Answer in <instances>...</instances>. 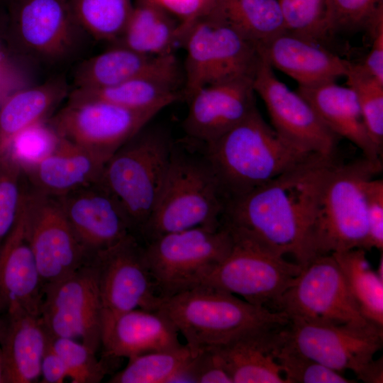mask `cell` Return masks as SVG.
Returning a JSON list of instances; mask_svg holds the SVG:
<instances>
[{"label": "cell", "mask_w": 383, "mask_h": 383, "mask_svg": "<svg viewBox=\"0 0 383 383\" xmlns=\"http://www.w3.org/2000/svg\"><path fill=\"white\" fill-rule=\"evenodd\" d=\"M67 94L66 83L53 79L22 87L10 94L0 104V155L20 132L48 119Z\"/></svg>", "instance_id": "obj_27"}, {"label": "cell", "mask_w": 383, "mask_h": 383, "mask_svg": "<svg viewBox=\"0 0 383 383\" xmlns=\"http://www.w3.org/2000/svg\"><path fill=\"white\" fill-rule=\"evenodd\" d=\"M102 311L90 258L72 274L43 287L40 316L50 337L80 340L96 353L101 344Z\"/></svg>", "instance_id": "obj_14"}, {"label": "cell", "mask_w": 383, "mask_h": 383, "mask_svg": "<svg viewBox=\"0 0 383 383\" xmlns=\"http://www.w3.org/2000/svg\"><path fill=\"white\" fill-rule=\"evenodd\" d=\"M106 160L61 138L49 155L23 172L35 192L58 198L99 181Z\"/></svg>", "instance_id": "obj_22"}, {"label": "cell", "mask_w": 383, "mask_h": 383, "mask_svg": "<svg viewBox=\"0 0 383 383\" xmlns=\"http://www.w3.org/2000/svg\"><path fill=\"white\" fill-rule=\"evenodd\" d=\"M158 310L172 321L193 355L248 331L289 322L283 312L252 304L204 284L163 298Z\"/></svg>", "instance_id": "obj_4"}, {"label": "cell", "mask_w": 383, "mask_h": 383, "mask_svg": "<svg viewBox=\"0 0 383 383\" xmlns=\"http://www.w3.org/2000/svg\"><path fill=\"white\" fill-rule=\"evenodd\" d=\"M283 326L256 328L211 346L233 383H287L276 357Z\"/></svg>", "instance_id": "obj_23"}, {"label": "cell", "mask_w": 383, "mask_h": 383, "mask_svg": "<svg viewBox=\"0 0 383 383\" xmlns=\"http://www.w3.org/2000/svg\"><path fill=\"white\" fill-rule=\"evenodd\" d=\"M228 228L233 237L232 248L202 284L277 311L282 296L300 274L302 266Z\"/></svg>", "instance_id": "obj_8"}, {"label": "cell", "mask_w": 383, "mask_h": 383, "mask_svg": "<svg viewBox=\"0 0 383 383\" xmlns=\"http://www.w3.org/2000/svg\"><path fill=\"white\" fill-rule=\"evenodd\" d=\"M252 81L237 79L197 90L187 101L183 121L187 135L196 142L209 143L245 119L257 108Z\"/></svg>", "instance_id": "obj_17"}, {"label": "cell", "mask_w": 383, "mask_h": 383, "mask_svg": "<svg viewBox=\"0 0 383 383\" xmlns=\"http://www.w3.org/2000/svg\"><path fill=\"white\" fill-rule=\"evenodd\" d=\"M172 54L149 56L117 45L79 66L74 77L75 89H104L141 77L159 67Z\"/></svg>", "instance_id": "obj_29"}, {"label": "cell", "mask_w": 383, "mask_h": 383, "mask_svg": "<svg viewBox=\"0 0 383 383\" xmlns=\"http://www.w3.org/2000/svg\"><path fill=\"white\" fill-rule=\"evenodd\" d=\"M172 15L179 16L182 23L199 15L213 0H154Z\"/></svg>", "instance_id": "obj_47"}, {"label": "cell", "mask_w": 383, "mask_h": 383, "mask_svg": "<svg viewBox=\"0 0 383 383\" xmlns=\"http://www.w3.org/2000/svg\"><path fill=\"white\" fill-rule=\"evenodd\" d=\"M193 355L185 344L168 350L150 352L128 359L126 367L115 374L111 383H167L177 370Z\"/></svg>", "instance_id": "obj_35"}, {"label": "cell", "mask_w": 383, "mask_h": 383, "mask_svg": "<svg viewBox=\"0 0 383 383\" xmlns=\"http://www.w3.org/2000/svg\"><path fill=\"white\" fill-rule=\"evenodd\" d=\"M341 269L362 316L383 327V279L373 270L365 250L331 253Z\"/></svg>", "instance_id": "obj_32"}, {"label": "cell", "mask_w": 383, "mask_h": 383, "mask_svg": "<svg viewBox=\"0 0 383 383\" xmlns=\"http://www.w3.org/2000/svg\"><path fill=\"white\" fill-rule=\"evenodd\" d=\"M74 18L99 40L117 41L133 9L132 0H69Z\"/></svg>", "instance_id": "obj_34"}, {"label": "cell", "mask_w": 383, "mask_h": 383, "mask_svg": "<svg viewBox=\"0 0 383 383\" xmlns=\"http://www.w3.org/2000/svg\"><path fill=\"white\" fill-rule=\"evenodd\" d=\"M377 274L383 279V257L382 254L381 255V257L379 259V262L378 264L377 269L375 270Z\"/></svg>", "instance_id": "obj_51"}, {"label": "cell", "mask_w": 383, "mask_h": 383, "mask_svg": "<svg viewBox=\"0 0 383 383\" xmlns=\"http://www.w3.org/2000/svg\"><path fill=\"white\" fill-rule=\"evenodd\" d=\"M253 89L267 109L272 128L304 152L334 156L339 137L323 123L311 104L292 91L263 59L252 81Z\"/></svg>", "instance_id": "obj_15"}, {"label": "cell", "mask_w": 383, "mask_h": 383, "mask_svg": "<svg viewBox=\"0 0 383 383\" xmlns=\"http://www.w3.org/2000/svg\"><path fill=\"white\" fill-rule=\"evenodd\" d=\"M95 267L102 316L137 309L157 311L161 296L150 272L143 243L130 233L90 257Z\"/></svg>", "instance_id": "obj_13"}, {"label": "cell", "mask_w": 383, "mask_h": 383, "mask_svg": "<svg viewBox=\"0 0 383 383\" xmlns=\"http://www.w3.org/2000/svg\"><path fill=\"white\" fill-rule=\"evenodd\" d=\"M276 357L287 383L356 382L304 355L287 343L283 338L282 329Z\"/></svg>", "instance_id": "obj_39"}, {"label": "cell", "mask_w": 383, "mask_h": 383, "mask_svg": "<svg viewBox=\"0 0 383 383\" xmlns=\"http://www.w3.org/2000/svg\"><path fill=\"white\" fill-rule=\"evenodd\" d=\"M313 107L323 123L339 138H344L362 152L363 156L381 159V150L372 140L355 92L335 81L310 86H299L297 91Z\"/></svg>", "instance_id": "obj_24"}, {"label": "cell", "mask_w": 383, "mask_h": 383, "mask_svg": "<svg viewBox=\"0 0 383 383\" xmlns=\"http://www.w3.org/2000/svg\"><path fill=\"white\" fill-rule=\"evenodd\" d=\"M370 31L372 35V47L362 65L383 84V15L377 19Z\"/></svg>", "instance_id": "obj_45"}, {"label": "cell", "mask_w": 383, "mask_h": 383, "mask_svg": "<svg viewBox=\"0 0 383 383\" xmlns=\"http://www.w3.org/2000/svg\"><path fill=\"white\" fill-rule=\"evenodd\" d=\"M357 379L366 383L383 382V358L374 359L362 373L357 377Z\"/></svg>", "instance_id": "obj_49"}, {"label": "cell", "mask_w": 383, "mask_h": 383, "mask_svg": "<svg viewBox=\"0 0 383 383\" xmlns=\"http://www.w3.org/2000/svg\"><path fill=\"white\" fill-rule=\"evenodd\" d=\"M187 368L192 383H233L220 357L211 347L198 350Z\"/></svg>", "instance_id": "obj_44"}, {"label": "cell", "mask_w": 383, "mask_h": 383, "mask_svg": "<svg viewBox=\"0 0 383 383\" xmlns=\"http://www.w3.org/2000/svg\"><path fill=\"white\" fill-rule=\"evenodd\" d=\"M174 145L165 130L146 125L104 165L99 182L121 206L136 236L155 206Z\"/></svg>", "instance_id": "obj_5"}, {"label": "cell", "mask_w": 383, "mask_h": 383, "mask_svg": "<svg viewBox=\"0 0 383 383\" xmlns=\"http://www.w3.org/2000/svg\"><path fill=\"white\" fill-rule=\"evenodd\" d=\"M382 170L380 159L362 157L335 162L320 194L312 233L315 257L353 248L365 250L367 225L366 182Z\"/></svg>", "instance_id": "obj_6"}, {"label": "cell", "mask_w": 383, "mask_h": 383, "mask_svg": "<svg viewBox=\"0 0 383 383\" xmlns=\"http://www.w3.org/2000/svg\"><path fill=\"white\" fill-rule=\"evenodd\" d=\"M289 319L365 324L344 274L332 254L314 257L306 265L278 304Z\"/></svg>", "instance_id": "obj_9"}, {"label": "cell", "mask_w": 383, "mask_h": 383, "mask_svg": "<svg viewBox=\"0 0 383 383\" xmlns=\"http://www.w3.org/2000/svg\"><path fill=\"white\" fill-rule=\"evenodd\" d=\"M49 341L40 316L6 313L1 326L4 383H32L40 376L41 361Z\"/></svg>", "instance_id": "obj_26"}, {"label": "cell", "mask_w": 383, "mask_h": 383, "mask_svg": "<svg viewBox=\"0 0 383 383\" xmlns=\"http://www.w3.org/2000/svg\"><path fill=\"white\" fill-rule=\"evenodd\" d=\"M163 109H131L100 100L68 99L48 120L61 138L107 161Z\"/></svg>", "instance_id": "obj_10"}, {"label": "cell", "mask_w": 383, "mask_h": 383, "mask_svg": "<svg viewBox=\"0 0 383 383\" xmlns=\"http://www.w3.org/2000/svg\"><path fill=\"white\" fill-rule=\"evenodd\" d=\"M9 0H0V5L5 6Z\"/></svg>", "instance_id": "obj_52"}, {"label": "cell", "mask_w": 383, "mask_h": 383, "mask_svg": "<svg viewBox=\"0 0 383 383\" xmlns=\"http://www.w3.org/2000/svg\"><path fill=\"white\" fill-rule=\"evenodd\" d=\"M180 23L164 6L154 0H135L118 45L149 56L174 53L177 42L182 43Z\"/></svg>", "instance_id": "obj_28"}, {"label": "cell", "mask_w": 383, "mask_h": 383, "mask_svg": "<svg viewBox=\"0 0 383 383\" xmlns=\"http://www.w3.org/2000/svg\"><path fill=\"white\" fill-rule=\"evenodd\" d=\"M287 31L320 43L331 34V0H277Z\"/></svg>", "instance_id": "obj_36"}, {"label": "cell", "mask_w": 383, "mask_h": 383, "mask_svg": "<svg viewBox=\"0 0 383 383\" xmlns=\"http://www.w3.org/2000/svg\"><path fill=\"white\" fill-rule=\"evenodd\" d=\"M258 52L272 68L296 80L299 86L335 81L345 77L352 64L320 43L287 30L262 45Z\"/></svg>", "instance_id": "obj_21"}, {"label": "cell", "mask_w": 383, "mask_h": 383, "mask_svg": "<svg viewBox=\"0 0 383 383\" xmlns=\"http://www.w3.org/2000/svg\"><path fill=\"white\" fill-rule=\"evenodd\" d=\"M57 199L90 256L133 233L121 206L99 181Z\"/></svg>", "instance_id": "obj_18"}, {"label": "cell", "mask_w": 383, "mask_h": 383, "mask_svg": "<svg viewBox=\"0 0 383 383\" xmlns=\"http://www.w3.org/2000/svg\"><path fill=\"white\" fill-rule=\"evenodd\" d=\"M201 146L191 150L174 143L155 206L137 235L143 244L167 233L221 226L226 201Z\"/></svg>", "instance_id": "obj_3"}, {"label": "cell", "mask_w": 383, "mask_h": 383, "mask_svg": "<svg viewBox=\"0 0 383 383\" xmlns=\"http://www.w3.org/2000/svg\"><path fill=\"white\" fill-rule=\"evenodd\" d=\"M48 119L20 132L1 155L7 157L23 172L52 153L61 137Z\"/></svg>", "instance_id": "obj_38"}, {"label": "cell", "mask_w": 383, "mask_h": 383, "mask_svg": "<svg viewBox=\"0 0 383 383\" xmlns=\"http://www.w3.org/2000/svg\"><path fill=\"white\" fill-rule=\"evenodd\" d=\"M13 52L48 60L70 48L77 26L69 0H9L5 6Z\"/></svg>", "instance_id": "obj_16"}, {"label": "cell", "mask_w": 383, "mask_h": 383, "mask_svg": "<svg viewBox=\"0 0 383 383\" xmlns=\"http://www.w3.org/2000/svg\"><path fill=\"white\" fill-rule=\"evenodd\" d=\"M1 326L2 321L0 318V383H4V367L1 352Z\"/></svg>", "instance_id": "obj_50"}, {"label": "cell", "mask_w": 383, "mask_h": 383, "mask_svg": "<svg viewBox=\"0 0 383 383\" xmlns=\"http://www.w3.org/2000/svg\"><path fill=\"white\" fill-rule=\"evenodd\" d=\"M347 84L353 90L367 131L374 143L383 146V84L362 64L352 63L345 75Z\"/></svg>", "instance_id": "obj_37"}, {"label": "cell", "mask_w": 383, "mask_h": 383, "mask_svg": "<svg viewBox=\"0 0 383 383\" xmlns=\"http://www.w3.org/2000/svg\"><path fill=\"white\" fill-rule=\"evenodd\" d=\"M203 145L226 203L315 155L283 138L265 122L257 108L223 135Z\"/></svg>", "instance_id": "obj_2"}, {"label": "cell", "mask_w": 383, "mask_h": 383, "mask_svg": "<svg viewBox=\"0 0 383 383\" xmlns=\"http://www.w3.org/2000/svg\"><path fill=\"white\" fill-rule=\"evenodd\" d=\"M52 348L62 358L72 383H99L107 373L104 360L81 342L66 338L49 336Z\"/></svg>", "instance_id": "obj_40"}, {"label": "cell", "mask_w": 383, "mask_h": 383, "mask_svg": "<svg viewBox=\"0 0 383 383\" xmlns=\"http://www.w3.org/2000/svg\"><path fill=\"white\" fill-rule=\"evenodd\" d=\"M143 245L163 299L202 284L229 253L233 237L221 224L167 233Z\"/></svg>", "instance_id": "obj_7"}, {"label": "cell", "mask_w": 383, "mask_h": 383, "mask_svg": "<svg viewBox=\"0 0 383 383\" xmlns=\"http://www.w3.org/2000/svg\"><path fill=\"white\" fill-rule=\"evenodd\" d=\"M334 156L313 155L263 185L228 201L221 223L304 266L315 257L312 233Z\"/></svg>", "instance_id": "obj_1"}, {"label": "cell", "mask_w": 383, "mask_h": 383, "mask_svg": "<svg viewBox=\"0 0 383 383\" xmlns=\"http://www.w3.org/2000/svg\"><path fill=\"white\" fill-rule=\"evenodd\" d=\"M180 69L174 54L159 67L141 77L99 89H74L68 99H94L131 109L166 106L184 99L179 87Z\"/></svg>", "instance_id": "obj_25"}, {"label": "cell", "mask_w": 383, "mask_h": 383, "mask_svg": "<svg viewBox=\"0 0 383 383\" xmlns=\"http://www.w3.org/2000/svg\"><path fill=\"white\" fill-rule=\"evenodd\" d=\"M211 6L257 51L286 31L277 0H213Z\"/></svg>", "instance_id": "obj_31"}, {"label": "cell", "mask_w": 383, "mask_h": 383, "mask_svg": "<svg viewBox=\"0 0 383 383\" xmlns=\"http://www.w3.org/2000/svg\"><path fill=\"white\" fill-rule=\"evenodd\" d=\"M383 14V0H331V33L371 28Z\"/></svg>", "instance_id": "obj_42"}, {"label": "cell", "mask_w": 383, "mask_h": 383, "mask_svg": "<svg viewBox=\"0 0 383 383\" xmlns=\"http://www.w3.org/2000/svg\"><path fill=\"white\" fill-rule=\"evenodd\" d=\"M284 340L304 355L343 374L357 377L374 359L383 345V327L289 319L282 328Z\"/></svg>", "instance_id": "obj_12"}, {"label": "cell", "mask_w": 383, "mask_h": 383, "mask_svg": "<svg viewBox=\"0 0 383 383\" xmlns=\"http://www.w3.org/2000/svg\"><path fill=\"white\" fill-rule=\"evenodd\" d=\"M179 333L160 310L133 309L102 316L101 344L106 357L131 358L182 346Z\"/></svg>", "instance_id": "obj_20"}, {"label": "cell", "mask_w": 383, "mask_h": 383, "mask_svg": "<svg viewBox=\"0 0 383 383\" xmlns=\"http://www.w3.org/2000/svg\"><path fill=\"white\" fill-rule=\"evenodd\" d=\"M204 11L213 23L212 65L207 84L243 78L253 79L262 59L257 50L211 6Z\"/></svg>", "instance_id": "obj_30"}, {"label": "cell", "mask_w": 383, "mask_h": 383, "mask_svg": "<svg viewBox=\"0 0 383 383\" xmlns=\"http://www.w3.org/2000/svg\"><path fill=\"white\" fill-rule=\"evenodd\" d=\"M40 376L46 383H62L68 378L67 370L62 358L48 341L41 365Z\"/></svg>", "instance_id": "obj_46"}, {"label": "cell", "mask_w": 383, "mask_h": 383, "mask_svg": "<svg viewBox=\"0 0 383 383\" xmlns=\"http://www.w3.org/2000/svg\"><path fill=\"white\" fill-rule=\"evenodd\" d=\"M213 23L206 11L201 12L186 27L182 40L186 50L183 97L188 101L209 83L211 65Z\"/></svg>", "instance_id": "obj_33"}, {"label": "cell", "mask_w": 383, "mask_h": 383, "mask_svg": "<svg viewBox=\"0 0 383 383\" xmlns=\"http://www.w3.org/2000/svg\"><path fill=\"white\" fill-rule=\"evenodd\" d=\"M23 209L27 239L43 287L69 276L89 261L90 255L57 198L35 192L26 183Z\"/></svg>", "instance_id": "obj_11"}, {"label": "cell", "mask_w": 383, "mask_h": 383, "mask_svg": "<svg viewBox=\"0 0 383 383\" xmlns=\"http://www.w3.org/2000/svg\"><path fill=\"white\" fill-rule=\"evenodd\" d=\"M21 57L12 50L8 34V16L5 6L0 5V63L20 64Z\"/></svg>", "instance_id": "obj_48"}, {"label": "cell", "mask_w": 383, "mask_h": 383, "mask_svg": "<svg viewBox=\"0 0 383 383\" xmlns=\"http://www.w3.org/2000/svg\"><path fill=\"white\" fill-rule=\"evenodd\" d=\"M23 200L16 222L0 249V312L40 316L43 286L26 233Z\"/></svg>", "instance_id": "obj_19"}, {"label": "cell", "mask_w": 383, "mask_h": 383, "mask_svg": "<svg viewBox=\"0 0 383 383\" xmlns=\"http://www.w3.org/2000/svg\"><path fill=\"white\" fill-rule=\"evenodd\" d=\"M25 189L21 170L0 155V249L16 222Z\"/></svg>", "instance_id": "obj_41"}, {"label": "cell", "mask_w": 383, "mask_h": 383, "mask_svg": "<svg viewBox=\"0 0 383 383\" xmlns=\"http://www.w3.org/2000/svg\"><path fill=\"white\" fill-rule=\"evenodd\" d=\"M367 234L365 250L383 249V180L372 178L365 184Z\"/></svg>", "instance_id": "obj_43"}]
</instances>
